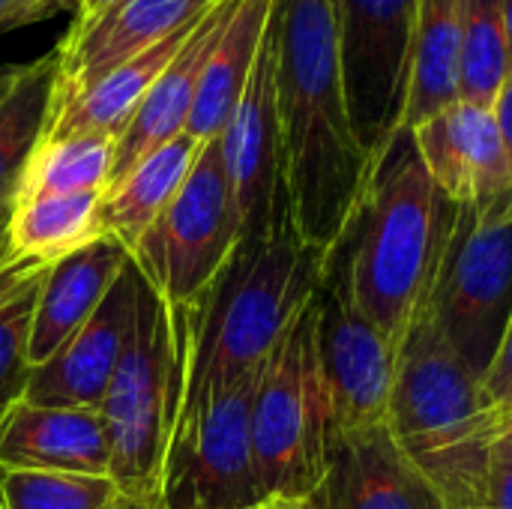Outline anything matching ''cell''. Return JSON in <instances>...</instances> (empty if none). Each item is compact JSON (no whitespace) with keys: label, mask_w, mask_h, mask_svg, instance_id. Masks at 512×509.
<instances>
[{"label":"cell","mask_w":512,"mask_h":509,"mask_svg":"<svg viewBox=\"0 0 512 509\" xmlns=\"http://www.w3.org/2000/svg\"><path fill=\"white\" fill-rule=\"evenodd\" d=\"M510 72L504 0H465L462 102L492 108Z\"/></svg>","instance_id":"obj_28"},{"label":"cell","mask_w":512,"mask_h":509,"mask_svg":"<svg viewBox=\"0 0 512 509\" xmlns=\"http://www.w3.org/2000/svg\"><path fill=\"white\" fill-rule=\"evenodd\" d=\"M141 270L135 261L120 273L99 309L42 363L30 372L21 402L39 408L99 411L129 339Z\"/></svg>","instance_id":"obj_13"},{"label":"cell","mask_w":512,"mask_h":509,"mask_svg":"<svg viewBox=\"0 0 512 509\" xmlns=\"http://www.w3.org/2000/svg\"><path fill=\"white\" fill-rule=\"evenodd\" d=\"M354 135L375 159L399 132L420 0H330Z\"/></svg>","instance_id":"obj_10"},{"label":"cell","mask_w":512,"mask_h":509,"mask_svg":"<svg viewBox=\"0 0 512 509\" xmlns=\"http://www.w3.org/2000/svg\"><path fill=\"white\" fill-rule=\"evenodd\" d=\"M102 195L105 192H84L12 204L3 228V258L30 267H51L90 246L108 234L102 225Z\"/></svg>","instance_id":"obj_21"},{"label":"cell","mask_w":512,"mask_h":509,"mask_svg":"<svg viewBox=\"0 0 512 509\" xmlns=\"http://www.w3.org/2000/svg\"><path fill=\"white\" fill-rule=\"evenodd\" d=\"M240 243V222L231 204L219 135L201 153L174 201L132 249L141 276L168 306H192L228 264Z\"/></svg>","instance_id":"obj_8"},{"label":"cell","mask_w":512,"mask_h":509,"mask_svg":"<svg viewBox=\"0 0 512 509\" xmlns=\"http://www.w3.org/2000/svg\"><path fill=\"white\" fill-rule=\"evenodd\" d=\"M141 509H165V504L159 501V495H153V498H147V501H144V507Z\"/></svg>","instance_id":"obj_38"},{"label":"cell","mask_w":512,"mask_h":509,"mask_svg":"<svg viewBox=\"0 0 512 509\" xmlns=\"http://www.w3.org/2000/svg\"><path fill=\"white\" fill-rule=\"evenodd\" d=\"M444 509H512V471L486 459L438 486Z\"/></svg>","instance_id":"obj_29"},{"label":"cell","mask_w":512,"mask_h":509,"mask_svg":"<svg viewBox=\"0 0 512 509\" xmlns=\"http://www.w3.org/2000/svg\"><path fill=\"white\" fill-rule=\"evenodd\" d=\"M0 471L111 477V450L99 411L12 405L0 420Z\"/></svg>","instance_id":"obj_17"},{"label":"cell","mask_w":512,"mask_h":509,"mask_svg":"<svg viewBox=\"0 0 512 509\" xmlns=\"http://www.w3.org/2000/svg\"><path fill=\"white\" fill-rule=\"evenodd\" d=\"M114 144L117 135L111 132H78L51 141L45 138L24 168L12 204L33 198L105 192L114 165Z\"/></svg>","instance_id":"obj_25"},{"label":"cell","mask_w":512,"mask_h":509,"mask_svg":"<svg viewBox=\"0 0 512 509\" xmlns=\"http://www.w3.org/2000/svg\"><path fill=\"white\" fill-rule=\"evenodd\" d=\"M456 204L432 183L411 132L372 159L363 198L324 261L345 276L354 306L390 342L399 345L426 303Z\"/></svg>","instance_id":"obj_3"},{"label":"cell","mask_w":512,"mask_h":509,"mask_svg":"<svg viewBox=\"0 0 512 509\" xmlns=\"http://www.w3.org/2000/svg\"><path fill=\"white\" fill-rule=\"evenodd\" d=\"M264 509H312V504L309 501H303V504H270Z\"/></svg>","instance_id":"obj_37"},{"label":"cell","mask_w":512,"mask_h":509,"mask_svg":"<svg viewBox=\"0 0 512 509\" xmlns=\"http://www.w3.org/2000/svg\"><path fill=\"white\" fill-rule=\"evenodd\" d=\"M201 144L204 141L183 132L168 144L156 147L150 156H144L135 168H129L117 183L105 189L102 225L129 252L162 216V210L174 201L201 153Z\"/></svg>","instance_id":"obj_23"},{"label":"cell","mask_w":512,"mask_h":509,"mask_svg":"<svg viewBox=\"0 0 512 509\" xmlns=\"http://www.w3.org/2000/svg\"><path fill=\"white\" fill-rule=\"evenodd\" d=\"M273 15V0H237L228 24L213 45L186 132L198 141H210L225 132L240 96L255 69L267 24Z\"/></svg>","instance_id":"obj_20"},{"label":"cell","mask_w":512,"mask_h":509,"mask_svg":"<svg viewBox=\"0 0 512 509\" xmlns=\"http://www.w3.org/2000/svg\"><path fill=\"white\" fill-rule=\"evenodd\" d=\"M15 75H18V66H6V63H0V99L9 93V87H12Z\"/></svg>","instance_id":"obj_35"},{"label":"cell","mask_w":512,"mask_h":509,"mask_svg":"<svg viewBox=\"0 0 512 509\" xmlns=\"http://www.w3.org/2000/svg\"><path fill=\"white\" fill-rule=\"evenodd\" d=\"M222 141V162L228 177L231 204L240 222V240L264 237L276 222L291 216L285 177H282V141L276 114V36L273 15L249 75V84L234 108Z\"/></svg>","instance_id":"obj_12"},{"label":"cell","mask_w":512,"mask_h":509,"mask_svg":"<svg viewBox=\"0 0 512 509\" xmlns=\"http://www.w3.org/2000/svg\"><path fill=\"white\" fill-rule=\"evenodd\" d=\"M489 459L512 471V411L498 423V432L489 444Z\"/></svg>","instance_id":"obj_33"},{"label":"cell","mask_w":512,"mask_h":509,"mask_svg":"<svg viewBox=\"0 0 512 509\" xmlns=\"http://www.w3.org/2000/svg\"><path fill=\"white\" fill-rule=\"evenodd\" d=\"M261 369L174 423L159 483L165 509L267 507L252 447V402Z\"/></svg>","instance_id":"obj_9"},{"label":"cell","mask_w":512,"mask_h":509,"mask_svg":"<svg viewBox=\"0 0 512 509\" xmlns=\"http://www.w3.org/2000/svg\"><path fill=\"white\" fill-rule=\"evenodd\" d=\"M192 27H195V21L189 27L165 36L162 42H156L144 54L132 57L120 69L108 72L93 87L78 93L75 99L57 105L51 111V123H48L45 138L48 141L51 138H69V135H78V132H111V135H120V129L129 123V117L135 114V108L141 105V99L147 96L153 81L177 57V51L183 48V42L192 33Z\"/></svg>","instance_id":"obj_22"},{"label":"cell","mask_w":512,"mask_h":509,"mask_svg":"<svg viewBox=\"0 0 512 509\" xmlns=\"http://www.w3.org/2000/svg\"><path fill=\"white\" fill-rule=\"evenodd\" d=\"M321 270L324 255L297 234L288 216L264 237L240 240L213 285L192 306H171L186 348L177 420L264 366L315 297Z\"/></svg>","instance_id":"obj_2"},{"label":"cell","mask_w":512,"mask_h":509,"mask_svg":"<svg viewBox=\"0 0 512 509\" xmlns=\"http://www.w3.org/2000/svg\"><path fill=\"white\" fill-rule=\"evenodd\" d=\"M60 9H75V0H0V33L42 21Z\"/></svg>","instance_id":"obj_31"},{"label":"cell","mask_w":512,"mask_h":509,"mask_svg":"<svg viewBox=\"0 0 512 509\" xmlns=\"http://www.w3.org/2000/svg\"><path fill=\"white\" fill-rule=\"evenodd\" d=\"M498 423L501 417L489 411L480 378L420 309L396 354L387 417L396 444L438 489L489 459Z\"/></svg>","instance_id":"obj_5"},{"label":"cell","mask_w":512,"mask_h":509,"mask_svg":"<svg viewBox=\"0 0 512 509\" xmlns=\"http://www.w3.org/2000/svg\"><path fill=\"white\" fill-rule=\"evenodd\" d=\"M423 312L483 384L512 321V216L483 219L456 204Z\"/></svg>","instance_id":"obj_7"},{"label":"cell","mask_w":512,"mask_h":509,"mask_svg":"<svg viewBox=\"0 0 512 509\" xmlns=\"http://www.w3.org/2000/svg\"><path fill=\"white\" fill-rule=\"evenodd\" d=\"M282 177L297 234L324 258L345 234L372 159L360 147L339 69L330 0H273Z\"/></svg>","instance_id":"obj_1"},{"label":"cell","mask_w":512,"mask_h":509,"mask_svg":"<svg viewBox=\"0 0 512 509\" xmlns=\"http://www.w3.org/2000/svg\"><path fill=\"white\" fill-rule=\"evenodd\" d=\"M48 267L6 261L0 252V420L24 399L30 381L27 339L33 306Z\"/></svg>","instance_id":"obj_26"},{"label":"cell","mask_w":512,"mask_h":509,"mask_svg":"<svg viewBox=\"0 0 512 509\" xmlns=\"http://www.w3.org/2000/svg\"><path fill=\"white\" fill-rule=\"evenodd\" d=\"M237 0H216L192 27L177 57L162 69V75L153 81L129 123L120 129L114 144V165H111V183H117L129 168H135L144 156H150L156 147L168 144L171 138L186 132L195 93L207 66V57L213 45L219 42L222 27L228 24Z\"/></svg>","instance_id":"obj_16"},{"label":"cell","mask_w":512,"mask_h":509,"mask_svg":"<svg viewBox=\"0 0 512 509\" xmlns=\"http://www.w3.org/2000/svg\"><path fill=\"white\" fill-rule=\"evenodd\" d=\"M483 399L489 411H495L498 417H507L512 411V321L504 333V342L498 348L492 369L483 378Z\"/></svg>","instance_id":"obj_30"},{"label":"cell","mask_w":512,"mask_h":509,"mask_svg":"<svg viewBox=\"0 0 512 509\" xmlns=\"http://www.w3.org/2000/svg\"><path fill=\"white\" fill-rule=\"evenodd\" d=\"M129 261L132 252L117 237L102 234L90 246L48 267L27 339V360L33 369L42 366L99 309Z\"/></svg>","instance_id":"obj_18"},{"label":"cell","mask_w":512,"mask_h":509,"mask_svg":"<svg viewBox=\"0 0 512 509\" xmlns=\"http://www.w3.org/2000/svg\"><path fill=\"white\" fill-rule=\"evenodd\" d=\"M57 96V57L21 63L9 93L0 99V219L9 216L18 180L42 144Z\"/></svg>","instance_id":"obj_24"},{"label":"cell","mask_w":512,"mask_h":509,"mask_svg":"<svg viewBox=\"0 0 512 509\" xmlns=\"http://www.w3.org/2000/svg\"><path fill=\"white\" fill-rule=\"evenodd\" d=\"M330 444L312 297L264 360L252 402V447L267 507L309 501L324 480Z\"/></svg>","instance_id":"obj_6"},{"label":"cell","mask_w":512,"mask_h":509,"mask_svg":"<svg viewBox=\"0 0 512 509\" xmlns=\"http://www.w3.org/2000/svg\"><path fill=\"white\" fill-rule=\"evenodd\" d=\"M504 27H507V54L512 66V0H504Z\"/></svg>","instance_id":"obj_36"},{"label":"cell","mask_w":512,"mask_h":509,"mask_svg":"<svg viewBox=\"0 0 512 509\" xmlns=\"http://www.w3.org/2000/svg\"><path fill=\"white\" fill-rule=\"evenodd\" d=\"M312 509H444L432 480L396 444L387 423L336 435Z\"/></svg>","instance_id":"obj_15"},{"label":"cell","mask_w":512,"mask_h":509,"mask_svg":"<svg viewBox=\"0 0 512 509\" xmlns=\"http://www.w3.org/2000/svg\"><path fill=\"white\" fill-rule=\"evenodd\" d=\"M3 228H6V216L0 219V252H3Z\"/></svg>","instance_id":"obj_39"},{"label":"cell","mask_w":512,"mask_h":509,"mask_svg":"<svg viewBox=\"0 0 512 509\" xmlns=\"http://www.w3.org/2000/svg\"><path fill=\"white\" fill-rule=\"evenodd\" d=\"M111 477L0 471V509H141Z\"/></svg>","instance_id":"obj_27"},{"label":"cell","mask_w":512,"mask_h":509,"mask_svg":"<svg viewBox=\"0 0 512 509\" xmlns=\"http://www.w3.org/2000/svg\"><path fill=\"white\" fill-rule=\"evenodd\" d=\"M315 336L333 438L387 423L396 351L354 306L342 270L330 261L315 291Z\"/></svg>","instance_id":"obj_11"},{"label":"cell","mask_w":512,"mask_h":509,"mask_svg":"<svg viewBox=\"0 0 512 509\" xmlns=\"http://www.w3.org/2000/svg\"><path fill=\"white\" fill-rule=\"evenodd\" d=\"M114 3L117 0H75V18L72 21H90Z\"/></svg>","instance_id":"obj_34"},{"label":"cell","mask_w":512,"mask_h":509,"mask_svg":"<svg viewBox=\"0 0 512 509\" xmlns=\"http://www.w3.org/2000/svg\"><path fill=\"white\" fill-rule=\"evenodd\" d=\"M216 0H117L90 21H72L57 57L54 108L93 87L108 72L144 54L165 36L198 21Z\"/></svg>","instance_id":"obj_14"},{"label":"cell","mask_w":512,"mask_h":509,"mask_svg":"<svg viewBox=\"0 0 512 509\" xmlns=\"http://www.w3.org/2000/svg\"><path fill=\"white\" fill-rule=\"evenodd\" d=\"M465 0H420L399 132L462 102Z\"/></svg>","instance_id":"obj_19"},{"label":"cell","mask_w":512,"mask_h":509,"mask_svg":"<svg viewBox=\"0 0 512 509\" xmlns=\"http://www.w3.org/2000/svg\"><path fill=\"white\" fill-rule=\"evenodd\" d=\"M492 117L498 123V132H501V141H504V150H507V159H510L512 168V66L492 102Z\"/></svg>","instance_id":"obj_32"},{"label":"cell","mask_w":512,"mask_h":509,"mask_svg":"<svg viewBox=\"0 0 512 509\" xmlns=\"http://www.w3.org/2000/svg\"><path fill=\"white\" fill-rule=\"evenodd\" d=\"M183 327L165 297L141 279L126 348L102 399L111 480L132 501L159 495L183 390Z\"/></svg>","instance_id":"obj_4"}]
</instances>
